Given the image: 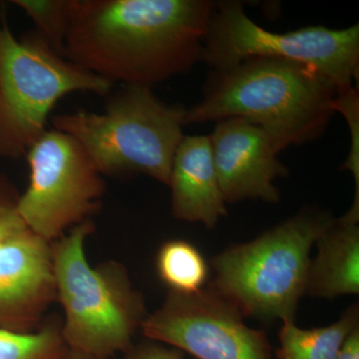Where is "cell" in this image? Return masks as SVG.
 I'll return each instance as SVG.
<instances>
[{
	"label": "cell",
	"mask_w": 359,
	"mask_h": 359,
	"mask_svg": "<svg viewBox=\"0 0 359 359\" xmlns=\"http://www.w3.org/2000/svg\"><path fill=\"white\" fill-rule=\"evenodd\" d=\"M35 26L39 33L52 48L63 55L65 41L77 0H15Z\"/></svg>",
	"instance_id": "cell-17"
},
{
	"label": "cell",
	"mask_w": 359,
	"mask_h": 359,
	"mask_svg": "<svg viewBox=\"0 0 359 359\" xmlns=\"http://www.w3.org/2000/svg\"><path fill=\"white\" fill-rule=\"evenodd\" d=\"M243 318L212 287L192 294L169 292L141 330L149 340L198 359H273L266 335L248 327Z\"/></svg>",
	"instance_id": "cell-9"
},
{
	"label": "cell",
	"mask_w": 359,
	"mask_h": 359,
	"mask_svg": "<svg viewBox=\"0 0 359 359\" xmlns=\"http://www.w3.org/2000/svg\"><path fill=\"white\" fill-rule=\"evenodd\" d=\"M186 111L163 102L151 87L123 85L102 113H61L51 122L82 146L102 176L145 175L168 186Z\"/></svg>",
	"instance_id": "cell-4"
},
{
	"label": "cell",
	"mask_w": 359,
	"mask_h": 359,
	"mask_svg": "<svg viewBox=\"0 0 359 359\" xmlns=\"http://www.w3.org/2000/svg\"><path fill=\"white\" fill-rule=\"evenodd\" d=\"M157 273L170 292L192 294L203 290L208 278L207 262L199 250L182 240L163 244L157 255Z\"/></svg>",
	"instance_id": "cell-15"
},
{
	"label": "cell",
	"mask_w": 359,
	"mask_h": 359,
	"mask_svg": "<svg viewBox=\"0 0 359 359\" xmlns=\"http://www.w3.org/2000/svg\"><path fill=\"white\" fill-rule=\"evenodd\" d=\"M257 57L308 66L335 88H341L358 80L359 25L344 29L308 26L287 33L271 32L250 20L241 2L217 4L201 61L212 70H222Z\"/></svg>",
	"instance_id": "cell-7"
},
{
	"label": "cell",
	"mask_w": 359,
	"mask_h": 359,
	"mask_svg": "<svg viewBox=\"0 0 359 359\" xmlns=\"http://www.w3.org/2000/svg\"><path fill=\"white\" fill-rule=\"evenodd\" d=\"M306 294L334 299L359 292V202L334 219L316 242Z\"/></svg>",
	"instance_id": "cell-13"
},
{
	"label": "cell",
	"mask_w": 359,
	"mask_h": 359,
	"mask_svg": "<svg viewBox=\"0 0 359 359\" xmlns=\"http://www.w3.org/2000/svg\"><path fill=\"white\" fill-rule=\"evenodd\" d=\"M358 308L353 306L327 327L304 330L294 321L283 323L280 332V359H337L351 332L358 327Z\"/></svg>",
	"instance_id": "cell-14"
},
{
	"label": "cell",
	"mask_w": 359,
	"mask_h": 359,
	"mask_svg": "<svg viewBox=\"0 0 359 359\" xmlns=\"http://www.w3.org/2000/svg\"><path fill=\"white\" fill-rule=\"evenodd\" d=\"M212 160L224 202L262 200L276 204L280 191L273 182L287 174L269 135L242 118L217 123L209 135Z\"/></svg>",
	"instance_id": "cell-11"
},
{
	"label": "cell",
	"mask_w": 359,
	"mask_h": 359,
	"mask_svg": "<svg viewBox=\"0 0 359 359\" xmlns=\"http://www.w3.org/2000/svg\"><path fill=\"white\" fill-rule=\"evenodd\" d=\"M337 88L308 66L250 58L212 70L201 102L186 111V125L242 118L263 129L278 153L325 133L335 114Z\"/></svg>",
	"instance_id": "cell-2"
},
{
	"label": "cell",
	"mask_w": 359,
	"mask_h": 359,
	"mask_svg": "<svg viewBox=\"0 0 359 359\" xmlns=\"http://www.w3.org/2000/svg\"><path fill=\"white\" fill-rule=\"evenodd\" d=\"M337 359H359V327L349 335Z\"/></svg>",
	"instance_id": "cell-21"
},
{
	"label": "cell",
	"mask_w": 359,
	"mask_h": 359,
	"mask_svg": "<svg viewBox=\"0 0 359 359\" xmlns=\"http://www.w3.org/2000/svg\"><path fill=\"white\" fill-rule=\"evenodd\" d=\"M56 299L51 243L26 226L0 238V328L33 332Z\"/></svg>",
	"instance_id": "cell-10"
},
{
	"label": "cell",
	"mask_w": 359,
	"mask_h": 359,
	"mask_svg": "<svg viewBox=\"0 0 359 359\" xmlns=\"http://www.w3.org/2000/svg\"><path fill=\"white\" fill-rule=\"evenodd\" d=\"M175 218L212 229L228 215L209 136H184L175 154L169 185Z\"/></svg>",
	"instance_id": "cell-12"
},
{
	"label": "cell",
	"mask_w": 359,
	"mask_h": 359,
	"mask_svg": "<svg viewBox=\"0 0 359 359\" xmlns=\"http://www.w3.org/2000/svg\"><path fill=\"white\" fill-rule=\"evenodd\" d=\"M62 359H102L94 358V356L87 355V354L77 353L72 349H67Z\"/></svg>",
	"instance_id": "cell-22"
},
{
	"label": "cell",
	"mask_w": 359,
	"mask_h": 359,
	"mask_svg": "<svg viewBox=\"0 0 359 359\" xmlns=\"http://www.w3.org/2000/svg\"><path fill=\"white\" fill-rule=\"evenodd\" d=\"M18 198L15 188L0 175V238L25 226L16 214Z\"/></svg>",
	"instance_id": "cell-19"
},
{
	"label": "cell",
	"mask_w": 359,
	"mask_h": 359,
	"mask_svg": "<svg viewBox=\"0 0 359 359\" xmlns=\"http://www.w3.org/2000/svg\"><path fill=\"white\" fill-rule=\"evenodd\" d=\"M25 157L29 185L15 211L28 230L52 243L98 211L105 182L74 138L46 130Z\"/></svg>",
	"instance_id": "cell-8"
},
{
	"label": "cell",
	"mask_w": 359,
	"mask_h": 359,
	"mask_svg": "<svg viewBox=\"0 0 359 359\" xmlns=\"http://www.w3.org/2000/svg\"><path fill=\"white\" fill-rule=\"evenodd\" d=\"M210 0H77L63 48L111 84L153 88L201 61Z\"/></svg>",
	"instance_id": "cell-1"
},
{
	"label": "cell",
	"mask_w": 359,
	"mask_h": 359,
	"mask_svg": "<svg viewBox=\"0 0 359 359\" xmlns=\"http://www.w3.org/2000/svg\"><path fill=\"white\" fill-rule=\"evenodd\" d=\"M93 229L88 219L52 245L54 278L65 313L61 334L66 346L109 359L133 346L147 313L122 264L88 263L85 245Z\"/></svg>",
	"instance_id": "cell-3"
},
{
	"label": "cell",
	"mask_w": 359,
	"mask_h": 359,
	"mask_svg": "<svg viewBox=\"0 0 359 359\" xmlns=\"http://www.w3.org/2000/svg\"><path fill=\"white\" fill-rule=\"evenodd\" d=\"M334 106L335 113L346 118L351 133V149L342 170L353 174L355 182V196L359 197V98L358 90L353 84L337 89Z\"/></svg>",
	"instance_id": "cell-18"
},
{
	"label": "cell",
	"mask_w": 359,
	"mask_h": 359,
	"mask_svg": "<svg viewBox=\"0 0 359 359\" xmlns=\"http://www.w3.org/2000/svg\"><path fill=\"white\" fill-rule=\"evenodd\" d=\"M123 354L122 359H185L178 349L167 348L152 340L133 344Z\"/></svg>",
	"instance_id": "cell-20"
},
{
	"label": "cell",
	"mask_w": 359,
	"mask_h": 359,
	"mask_svg": "<svg viewBox=\"0 0 359 359\" xmlns=\"http://www.w3.org/2000/svg\"><path fill=\"white\" fill-rule=\"evenodd\" d=\"M112 84L57 53L39 33L16 39L0 11V157L20 159L46 131L55 104L73 92L109 94Z\"/></svg>",
	"instance_id": "cell-6"
},
{
	"label": "cell",
	"mask_w": 359,
	"mask_h": 359,
	"mask_svg": "<svg viewBox=\"0 0 359 359\" xmlns=\"http://www.w3.org/2000/svg\"><path fill=\"white\" fill-rule=\"evenodd\" d=\"M67 349L57 323L28 332L0 328V359H62Z\"/></svg>",
	"instance_id": "cell-16"
},
{
	"label": "cell",
	"mask_w": 359,
	"mask_h": 359,
	"mask_svg": "<svg viewBox=\"0 0 359 359\" xmlns=\"http://www.w3.org/2000/svg\"><path fill=\"white\" fill-rule=\"evenodd\" d=\"M334 218L306 209L263 235L233 245L212 261V289L243 316L294 321L306 294L311 250Z\"/></svg>",
	"instance_id": "cell-5"
}]
</instances>
